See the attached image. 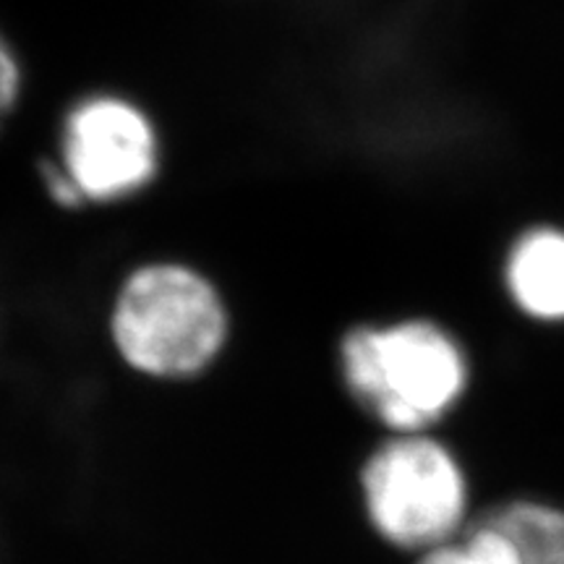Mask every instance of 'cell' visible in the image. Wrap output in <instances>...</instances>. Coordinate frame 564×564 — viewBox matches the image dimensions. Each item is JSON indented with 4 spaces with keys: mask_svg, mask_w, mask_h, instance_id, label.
<instances>
[{
    "mask_svg": "<svg viewBox=\"0 0 564 564\" xmlns=\"http://www.w3.org/2000/svg\"><path fill=\"white\" fill-rule=\"evenodd\" d=\"M230 312L220 288L183 262L129 272L110 308V340L141 377L194 379L223 356Z\"/></svg>",
    "mask_w": 564,
    "mask_h": 564,
    "instance_id": "obj_1",
    "label": "cell"
},
{
    "mask_svg": "<svg viewBox=\"0 0 564 564\" xmlns=\"http://www.w3.org/2000/svg\"><path fill=\"white\" fill-rule=\"evenodd\" d=\"M350 398L392 434H419L442 421L468 384L463 348L426 319L358 324L340 340Z\"/></svg>",
    "mask_w": 564,
    "mask_h": 564,
    "instance_id": "obj_2",
    "label": "cell"
},
{
    "mask_svg": "<svg viewBox=\"0 0 564 564\" xmlns=\"http://www.w3.org/2000/svg\"><path fill=\"white\" fill-rule=\"evenodd\" d=\"M366 518L387 544L426 552L457 533L468 486L457 457L426 432L392 434L361 468Z\"/></svg>",
    "mask_w": 564,
    "mask_h": 564,
    "instance_id": "obj_3",
    "label": "cell"
},
{
    "mask_svg": "<svg viewBox=\"0 0 564 564\" xmlns=\"http://www.w3.org/2000/svg\"><path fill=\"white\" fill-rule=\"evenodd\" d=\"M158 165V133L137 105L100 95L68 112L61 167L84 202L129 199L150 186Z\"/></svg>",
    "mask_w": 564,
    "mask_h": 564,
    "instance_id": "obj_4",
    "label": "cell"
},
{
    "mask_svg": "<svg viewBox=\"0 0 564 564\" xmlns=\"http://www.w3.org/2000/svg\"><path fill=\"white\" fill-rule=\"evenodd\" d=\"M512 301L544 322L564 319V232L539 228L512 246L505 267Z\"/></svg>",
    "mask_w": 564,
    "mask_h": 564,
    "instance_id": "obj_5",
    "label": "cell"
},
{
    "mask_svg": "<svg viewBox=\"0 0 564 564\" xmlns=\"http://www.w3.org/2000/svg\"><path fill=\"white\" fill-rule=\"evenodd\" d=\"M518 546L523 564H564V512L539 502H512L491 514Z\"/></svg>",
    "mask_w": 564,
    "mask_h": 564,
    "instance_id": "obj_6",
    "label": "cell"
},
{
    "mask_svg": "<svg viewBox=\"0 0 564 564\" xmlns=\"http://www.w3.org/2000/svg\"><path fill=\"white\" fill-rule=\"evenodd\" d=\"M419 564H523L514 541L491 520L470 528L463 539L426 549Z\"/></svg>",
    "mask_w": 564,
    "mask_h": 564,
    "instance_id": "obj_7",
    "label": "cell"
},
{
    "mask_svg": "<svg viewBox=\"0 0 564 564\" xmlns=\"http://www.w3.org/2000/svg\"><path fill=\"white\" fill-rule=\"evenodd\" d=\"M21 89V70L19 63L13 58L11 47L0 37V112L9 110L19 100Z\"/></svg>",
    "mask_w": 564,
    "mask_h": 564,
    "instance_id": "obj_8",
    "label": "cell"
},
{
    "mask_svg": "<svg viewBox=\"0 0 564 564\" xmlns=\"http://www.w3.org/2000/svg\"><path fill=\"white\" fill-rule=\"evenodd\" d=\"M42 175H45L47 192H51V196L61 204V207L74 209V207H79V204L84 202L82 194H79V188L74 186V181L68 178V173L63 171L61 165H45V171H42Z\"/></svg>",
    "mask_w": 564,
    "mask_h": 564,
    "instance_id": "obj_9",
    "label": "cell"
}]
</instances>
